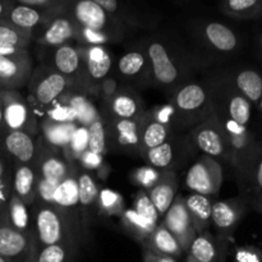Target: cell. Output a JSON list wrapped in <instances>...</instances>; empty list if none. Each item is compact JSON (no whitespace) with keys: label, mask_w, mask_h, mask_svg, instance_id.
I'll return each mask as SVG.
<instances>
[{"label":"cell","mask_w":262,"mask_h":262,"mask_svg":"<svg viewBox=\"0 0 262 262\" xmlns=\"http://www.w3.org/2000/svg\"><path fill=\"white\" fill-rule=\"evenodd\" d=\"M31 220L36 250L54 245L76 247L81 232L54 205L43 204L36 200L31 206Z\"/></svg>","instance_id":"1"},{"label":"cell","mask_w":262,"mask_h":262,"mask_svg":"<svg viewBox=\"0 0 262 262\" xmlns=\"http://www.w3.org/2000/svg\"><path fill=\"white\" fill-rule=\"evenodd\" d=\"M30 105L37 115L45 114L46 110L64 94L68 92L71 81L64 76L59 74L53 68L42 66L33 71L30 82Z\"/></svg>","instance_id":"2"},{"label":"cell","mask_w":262,"mask_h":262,"mask_svg":"<svg viewBox=\"0 0 262 262\" xmlns=\"http://www.w3.org/2000/svg\"><path fill=\"white\" fill-rule=\"evenodd\" d=\"M0 107L8 130H22L31 136L40 130L37 115L27 99L17 90H0Z\"/></svg>","instance_id":"3"},{"label":"cell","mask_w":262,"mask_h":262,"mask_svg":"<svg viewBox=\"0 0 262 262\" xmlns=\"http://www.w3.org/2000/svg\"><path fill=\"white\" fill-rule=\"evenodd\" d=\"M223 184L222 165L215 159L204 155L188 169L186 186L192 193L211 197L217 194Z\"/></svg>","instance_id":"4"},{"label":"cell","mask_w":262,"mask_h":262,"mask_svg":"<svg viewBox=\"0 0 262 262\" xmlns=\"http://www.w3.org/2000/svg\"><path fill=\"white\" fill-rule=\"evenodd\" d=\"M0 257L7 262H35L33 235L13 229L8 222H0Z\"/></svg>","instance_id":"5"},{"label":"cell","mask_w":262,"mask_h":262,"mask_svg":"<svg viewBox=\"0 0 262 262\" xmlns=\"http://www.w3.org/2000/svg\"><path fill=\"white\" fill-rule=\"evenodd\" d=\"M74 163L67 159L63 150L48 145L45 141L40 140V152L36 163L37 177L51 183L60 184L71 174Z\"/></svg>","instance_id":"6"},{"label":"cell","mask_w":262,"mask_h":262,"mask_svg":"<svg viewBox=\"0 0 262 262\" xmlns=\"http://www.w3.org/2000/svg\"><path fill=\"white\" fill-rule=\"evenodd\" d=\"M0 148L14 164H23L35 168L40 152V141L22 130H5L0 138Z\"/></svg>","instance_id":"7"},{"label":"cell","mask_w":262,"mask_h":262,"mask_svg":"<svg viewBox=\"0 0 262 262\" xmlns=\"http://www.w3.org/2000/svg\"><path fill=\"white\" fill-rule=\"evenodd\" d=\"M161 224L178 241L183 252L187 253L192 241L197 235V230L184 204V197L177 194L174 202L164 215Z\"/></svg>","instance_id":"8"},{"label":"cell","mask_w":262,"mask_h":262,"mask_svg":"<svg viewBox=\"0 0 262 262\" xmlns=\"http://www.w3.org/2000/svg\"><path fill=\"white\" fill-rule=\"evenodd\" d=\"M193 142L206 156L212 159H230L227 138L223 132L219 118L215 114H212L209 119L205 120L194 129Z\"/></svg>","instance_id":"9"},{"label":"cell","mask_w":262,"mask_h":262,"mask_svg":"<svg viewBox=\"0 0 262 262\" xmlns=\"http://www.w3.org/2000/svg\"><path fill=\"white\" fill-rule=\"evenodd\" d=\"M33 73L28 50L0 58V81L4 90H17L30 82Z\"/></svg>","instance_id":"10"},{"label":"cell","mask_w":262,"mask_h":262,"mask_svg":"<svg viewBox=\"0 0 262 262\" xmlns=\"http://www.w3.org/2000/svg\"><path fill=\"white\" fill-rule=\"evenodd\" d=\"M82 58L81 77L87 86L102 83L110 72L113 59L104 46H82L79 48Z\"/></svg>","instance_id":"11"},{"label":"cell","mask_w":262,"mask_h":262,"mask_svg":"<svg viewBox=\"0 0 262 262\" xmlns=\"http://www.w3.org/2000/svg\"><path fill=\"white\" fill-rule=\"evenodd\" d=\"M53 205L60 210L72 224L81 232L82 220L76 214L81 215L79 210V191L78 181H77V166L73 165L71 174L61 182L54 193Z\"/></svg>","instance_id":"12"},{"label":"cell","mask_w":262,"mask_h":262,"mask_svg":"<svg viewBox=\"0 0 262 262\" xmlns=\"http://www.w3.org/2000/svg\"><path fill=\"white\" fill-rule=\"evenodd\" d=\"M107 141L113 147L124 152H141L140 127L138 120L115 119L105 122Z\"/></svg>","instance_id":"13"},{"label":"cell","mask_w":262,"mask_h":262,"mask_svg":"<svg viewBox=\"0 0 262 262\" xmlns=\"http://www.w3.org/2000/svg\"><path fill=\"white\" fill-rule=\"evenodd\" d=\"M148 64L152 69L154 78L161 86H173L179 78V69L164 43L154 41L146 49Z\"/></svg>","instance_id":"14"},{"label":"cell","mask_w":262,"mask_h":262,"mask_svg":"<svg viewBox=\"0 0 262 262\" xmlns=\"http://www.w3.org/2000/svg\"><path fill=\"white\" fill-rule=\"evenodd\" d=\"M220 122V120H219ZM227 138L228 147L230 151V159L234 161L237 165H243L252 156L253 151V140L252 136L247 130V128L238 125L229 118L224 120V123L220 122Z\"/></svg>","instance_id":"15"},{"label":"cell","mask_w":262,"mask_h":262,"mask_svg":"<svg viewBox=\"0 0 262 262\" xmlns=\"http://www.w3.org/2000/svg\"><path fill=\"white\" fill-rule=\"evenodd\" d=\"M77 26L74 20L66 13H60L51 17L43 25L42 32L36 37V42L40 45L58 46L67 45L69 40H76Z\"/></svg>","instance_id":"16"},{"label":"cell","mask_w":262,"mask_h":262,"mask_svg":"<svg viewBox=\"0 0 262 262\" xmlns=\"http://www.w3.org/2000/svg\"><path fill=\"white\" fill-rule=\"evenodd\" d=\"M77 26L97 32H107L112 18L95 0H81L73 4L71 14H68Z\"/></svg>","instance_id":"17"},{"label":"cell","mask_w":262,"mask_h":262,"mask_svg":"<svg viewBox=\"0 0 262 262\" xmlns=\"http://www.w3.org/2000/svg\"><path fill=\"white\" fill-rule=\"evenodd\" d=\"M243 214V205L238 200L217 201L212 204L211 224L219 232V238L224 241L232 233Z\"/></svg>","instance_id":"18"},{"label":"cell","mask_w":262,"mask_h":262,"mask_svg":"<svg viewBox=\"0 0 262 262\" xmlns=\"http://www.w3.org/2000/svg\"><path fill=\"white\" fill-rule=\"evenodd\" d=\"M187 253L197 262H224L225 241L214 238L207 232L197 233Z\"/></svg>","instance_id":"19"},{"label":"cell","mask_w":262,"mask_h":262,"mask_svg":"<svg viewBox=\"0 0 262 262\" xmlns=\"http://www.w3.org/2000/svg\"><path fill=\"white\" fill-rule=\"evenodd\" d=\"M77 181H78L79 191V210H81V215H83L82 216V228H87L91 223L92 216L97 211L100 191L97 188L96 182L89 171H79L77 169Z\"/></svg>","instance_id":"20"},{"label":"cell","mask_w":262,"mask_h":262,"mask_svg":"<svg viewBox=\"0 0 262 262\" xmlns=\"http://www.w3.org/2000/svg\"><path fill=\"white\" fill-rule=\"evenodd\" d=\"M177 188H178V181L176 173L171 170L161 171L159 181L147 191L148 197L159 215L164 216L171 206L177 197Z\"/></svg>","instance_id":"21"},{"label":"cell","mask_w":262,"mask_h":262,"mask_svg":"<svg viewBox=\"0 0 262 262\" xmlns=\"http://www.w3.org/2000/svg\"><path fill=\"white\" fill-rule=\"evenodd\" d=\"M53 69L59 74L68 78L69 81L79 78L82 71V58L79 49L69 45H61L54 48L51 55Z\"/></svg>","instance_id":"22"},{"label":"cell","mask_w":262,"mask_h":262,"mask_svg":"<svg viewBox=\"0 0 262 262\" xmlns=\"http://www.w3.org/2000/svg\"><path fill=\"white\" fill-rule=\"evenodd\" d=\"M38 177L36 169L30 165L14 164L13 169V194L28 207L36 201V188H37Z\"/></svg>","instance_id":"23"},{"label":"cell","mask_w":262,"mask_h":262,"mask_svg":"<svg viewBox=\"0 0 262 262\" xmlns=\"http://www.w3.org/2000/svg\"><path fill=\"white\" fill-rule=\"evenodd\" d=\"M207 104V92L201 84L188 83L174 95L173 107L177 114H194L204 110Z\"/></svg>","instance_id":"24"},{"label":"cell","mask_w":262,"mask_h":262,"mask_svg":"<svg viewBox=\"0 0 262 262\" xmlns=\"http://www.w3.org/2000/svg\"><path fill=\"white\" fill-rule=\"evenodd\" d=\"M50 18V15L41 12V10L19 4V3H14L12 9L8 13L7 18L4 19V22L9 23L10 26L20 31L33 33L36 27L41 25L43 26Z\"/></svg>","instance_id":"25"},{"label":"cell","mask_w":262,"mask_h":262,"mask_svg":"<svg viewBox=\"0 0 262 262\" xmlns=\"http://www.w3.org/2000/svg\"><path fill=\"white\" fill-rule=\"evenodd\" d=\"M138 127H140L141 154L150 148L158 147L168 141L170 128L156 120L151 113L142 114V117L138 119Z\"/></svg>","instance_id":"26"},{"label":"cell","mask_w":262,"mask_h":262,"mask_svg":"<svg viewBox=\"0 0 262 262\" xmlns=\"http://www.w3.org/2000/svg\"><path fill=\"white\" fill-rule=\"evenodd\" d=\"M106 101L107 105H109L112 118L138 120L142 117L140 100L130 91L118 89L117 92L110 99H107Z\"/></svg>","instance_id":"27"},{"label":"cell","mask_w":262,"mask_h":262,"mask_svg":"<svg viewBox=\"0 0 262 262\" xmlns=\"http://www.w3.org/2000/svg\"><path fill=\"white\" fill-rule=\"evenodd\" d=\"M145 250L161 256L174 257L177 260L184 253L179 246L178 241L171 235V233L163 224H159L152 232V234L146 241Z\"/></svg>","instance_id":"28"},{"label":"cell","mask_w":262,"mask_h":262,"mask_svg":"<svg viewBox=\"0 0 262 262\" xmlns=\"http://www.w3.org/2000/svg\"><path fill=\"white\" fill-rule=\"evenodd\" d=\"M77 127L78 125L74 124V123H58L45 118L40 124V132L42 135L41 138L48 145L64 151L68 147L72 136H73Z\"/></svg>","instance_id":"29"},{"label":"cell","mask_w":262,"mask_h":262,"mask_svg":"<svg viewBox=\"0 0 262 262\" xmlns=\"http://www.w3.org/2000/svg\"><path fill=\"white\" fill-rule=\"evenodd\" d=\"M184 204L191 215L197 233L207 232V228L211 224L212 202L210 197L199 193H191L188 197H184Z\"/></svg>","instance_id":"30"},{"label":"cell","mask_w":262,"mask_h":262,"mask_svg":"<svg viewBox=\"0 0 262 262\" xmlns=\"http://www.w3.org/2000/svg\"><path fill=\"white\" fill-rule=\"evenodd\" d=\"M12 159L0 148V222H8V205L13 196Z\"/></svg>","instance_id":"31"},{"label":"cell","mask_w":262,"mask_h":262,"mask_svg":"<svg viewBox=\"0 0 262 262\" xmlns=\"http://www.w3.org/2000/svg\"><path fill=\"white\" fill-rule=\"evenodd\" d=\"M204 33L206 40L210 42V45L214 46L216 50L229 53V51H233L237 48V36L229 27H227L223 23H209L205 27Z\"/></svg>","instance_id":"32"},{"label":"cell","mask_w":262,"mask_h":262,"mask_svg":"<svg viewBox=\"0 0 262 262\" xmlns=\"http://www.w3.org/2000/svg\"><path fill=\"white\" fill-rule=\"evenodd\" d=\"M8 224L25 234H32V220L30 207L13 194L8 205Z\"/></svg>","instance_id":"33"},{"label":"cell","mask_w":262,"mask_h":262,"mask_svg":"<svg viewBox=\"0 0 262 262\" xmlns=\"http://www.w3.org/2000/svg\"><path fill=\"white\" fill-rule=\"evenodd\" d=\"M146 163L154 169H160V170H168L173 165L177 156V146L173 141H166L163 145L158 147L150 148L142 152Z\"/></svg>","instance_id":"34"},{"label":"cell","mask_w":262,"mask_h":262,"mask_svg":"<svg viewBox=\"0 0 262 262\" xmlns=\"http://www.w3.org/2000/svg\"><path fill=\"white\" fill-rule=\"evenodd\" d=\"M67 96H68L69 105H71L72 109L76 113L77 125L89 128L95 120H97L101 117L96 107H95V105L83 95L67 92Z\"/></svg>","instance_id":"35"},{"label":"cell","mask_w":262,"mask_h":262,"mask_svg":"<svg viewBox=\"0 0 262 262\" xmlns=\"http://www.w3.org/2000/svg\"><path fill=\"white\" fill-rule=\"evenodd\" d=\"M235 86L248 101L257 102L262 97V77L252 69H245L235 77Z\"/></svg>","instance_id":"36"},{"label":"cell","mask_w":262,"mask_h":262,"mask_svg":"<svg viewBox=\"0 0 262 262\" xmlns=\"http://www.w3.org/2000/svg\"><path fill=\"white\" fill-rule=\"evenodd\" d=\"M223 12L230 17L248 19L262 14V2L260 0H229L222 4Z\"/></svg>","instance_id":"37"},{"label":"cell","mask_w":262,"mask_h":262,"mask_svg":"<svg viewBox=\"0 0 262 262\" xmlns=\"http://www.w3.org/2000/svg\"><path fill=\"white\" fill-rule=\"evenodd\" d=\"M32 33L13 27L9 23L0 20V48H14L27 50Z\"/></svg>","instance_id":"38"},{"label":"cell","mask_w":262,"mask_h":262,"mask_svg":"<svg viewBox=\"0 0 262 262\" xmlns=\"http://www.w3.org/2000/svg\"><path fill=\"white\" fill-rule=\"evenodd\" d=\"M148 63V59L146 53L142 51L133 50L124 54L122 58L118 60V71L122 76L125 77H136L143 73Z\"/></svg>","instance_id":"39"},{"label":"cell","mask_w":262,"mask_h":262,"mask_svg":"<svg viewBox=\"0 0 262 262\" xmlns=\"http://www.w3.org/2000/svg\"><path fill=\"white\" fill-rule=\"evenodd\" d=\"M74 246L54 245L36 250L35 262H76Z\"/></svg>","instance_id":"40"},{"label":"cell","mask_w":262,"mask_h":262,"mask_svg":"<svg viewBox=\"0 0 262 262\" xmlns=\"http://www.w3.org/2000/svg\"><path fill=\"white\" fill-rule=\"evenodd\" d=\"M228 118L238 125L247 127L251 119V102L242 95H233L228 102Z\"/></svg>","instance_id":"41"},{"label":"cell","mask_w":262,"mask_h":262,"mask_svg":"<svg viewBox=\"0 0 262 262\" xmlns=\"http://www.w3.org/2000/svg\"><path fill=\"white\" fill-rule=\"evenodd\" d=\"M45 118L49 120L58 123H74L77 124L76 113L72 109L68 102V96L64 94L63 96L59 97L48 110H46Z\"/></svg>","instance_id":"42"},{"label":"cell","mask_w":262,"mask_h":262,"mask_svg":"<svg viewBox=\"0 0 262 262\" xmlns=\"http://www.w3.org/2000/svg\"><path fill=\"white\" fill-rule=\"evenodd\" d=\"M87 129H89V150L96 155L102 156L106 152L107 146L105 120L100 117Z\"/></svg>","instance_id":"43"},{"label":"cell","mask_w":262,"mask_h":262,"mask_svg":"<svg viewBox=\"0 0 262 262\" xmlns=\"http://www.w3.org/2000/svg\"><path fill=\"white\" fill-rule=\"evenodd\" d=\"M123 220H124L125 225L129 228L130 232H132L136 237L142 239L143 243L148 239V237L152 234V232L156 228V225H152L151 223H148L147 220L141 217L133 209L127 210V211L123 212Z\"/></svg>","instance_id":"44"},{"label":"cell","mask_w":262,"mask_h":262,"mask_svg":"<svg viewBox=\"0 0 262 262\" xmlns=\"http://www.w3.org/2000/svg\"><path fill=\"white\" fill-rule=\"evenodd\" d=\"M87 150H89V129L87 127L78 125L72 136L68 147L63 152L71 163H76L82 154L86 152Z\"/></svg>","instance_id":"45"},{"label":"cell","mask_w":262,"mask_h":262,"mask_svg":"<svg viewBox=\"0 0 262 262\" xmlns=\"http://www.w3.org/2000/svg\"><path fill=\"white\" fill-rule=\"evenodd\" d=\"M97 211L104 215H118L123 211V200L119 193L110 189H101L99 192Z\"/></svg>","instance_id":"46"},{"label":"cell","mask_w":262,"mask_h":262,"mask_svg":"<svg viewBox=\"0 0 262 262\" xmlns=\"http://www.w3.org/2000/svg\"><path fill=\"white\" fill-rule=\"evenodd\" d=\"M133 210L140 215L141 217H143L145 220H147L148 223H151L152 225H159V216L160 215L156 211L155 206L151 202L150 197H148L147 192L141 191L140 193H137L135 199V206Z\"/></svg>","instance_id":"47"},{"label":"cell","mask_w":262,"mask_h":262,"mask_svg":"<svg viewBox=\"0 0 262 262\" xmlns=\"http://www.w3.org/2000/svg\"><path fill=\"white\" fill-rule=\"evenodd\" d=\"M77 26V25H76ZM110 33L106 32H97V31L89 30L77 26V35L76 40L81 43H84V46H102L104 43L110 41Z\"/></svg>","instance_id":"48"},{"label":"cell","mask_w":262,"mask_h":262,"mask_svg":"<svg viewBox=\"0 0 262 262\" xmlns=\"http://www.w3.org/2000/svg\"><path fill=\"white\" fill-rule=\"evenodd\" d=\"M58 186L59 184L51 183V182L45 181V179L38 178L37 188H36V200L43 202V204L53 205L54 193H55Z\"/></svg>","instance_id":"49"},{"label":"cell","mask_w":262,"mask_h":262,"mask_svg":"<svg viewBox=\"0 0 262 262\" xmlns=\"http://www.w3.org/2000/svg\"><path fill=\"white\" fill-rule=\"evenodd\" d=\"M161 173H159L156 169L154 168H142L138 169L135 174H133V178H135L136 183H138L140 186H143L148 189L159 181Z\"/></svg>","instance_id":"50"},{"label":"cell","mask_w":262,"mask_h":262,"mask_svg":"<svg viewBox=\"0 0 262 262\" xmlns=\"http://www.w3.org/2000/svg\"><path fill=\"white\" fill-rule=\"evenodd\" d=\"M78 163L81 164L82 168L87 169V170H90V169H97L101 166L102 156L96 155V154H94V152H91L90 150H87L86 152L82 154L81 158L78 159Z\"/></svg>","instance_id":"51"},{"label":"cell","mask_w":262,"mask_h":262,"mask_svg":"<svg viewBox=\"0 0 262 262\" xmlns=\"http://www.w3.org/2000/svg\"><path fill=\"white\" fill-rule=\"evenodd\" d=\"M143 261L145 262H178V260L169 256H161L158 253H154L151 251L145 250L143 252Z\"/></svg>","instance_id":"52"},{"label":"cell","mask_w":262,"mask_h":262,"mask_svg":"<svg viewBox=\"0 0 262 262\" xmlns=\"http://www.w3.org/2000/svg\"><path fill=\"white\" fill-rule=\"evenodd\" d=\"M13 2H7V0H0V20H4L7 18L8 13L12 9Z\"/></svg>","instance_id":"53"},{"label":"cell","mask_w":262,"mask_h":262,"mask_svg":"<svg viewBox=\"0 0 262 262\" xmlns=\"http://www.w3.org/2000/svg\"><path fill=\"white\" fill-rule=\"evenodd\" d=\"M255 179H256V183H257V186L262 189V160L258 163L257 169H256Z\"/></svg>","instance_id":"54"},{"label":"cell","mask_w":262,"mask_h":262,"mask_svg":"<svg viewBox=\"0 0 262 262\" xmlns=\"http://www.w3.org/2000/svg\"><path fill=\"white\" fill-rule=\"evenodd\" d=\"M5 130H7V128H5L4 118H3V112H2V107H0V138H2V136L4 135Z\"/></svg>","instance_id":"55"},{"label":"cell","mask_w":262,"mask_h":262,"mask_svg":"<svg viewBox=\"0 0 262 262\" xmlns=\"http://www.w3.org/2000/svg\"><path fill=\"white\" fill-rule=\"evenodd\" d=\"M186 262H197V261L192 260V258H191V257H188V256H187V260H186Z\"/></svg>","instance_id":"56"},{"label":"cell","mask_w":262,"mask_h":262,"mask_svg":"<svg viewBox=\"0 0 262 262\" xmlns=\"http://www.w3.org/2000/svg\"><path fill=\"white\" fill-rule=\"evenodd\" d=\"M0 262H7V261H5L3 257H0Z\"/></svg>","instance_id":"57"},{"label":"cell","mask_w":262,"mask_h":262,"mask_svg":"<svg viewBox=\"0 0 262 262\" xmlns=\"http://www.w3.org/2000/svg\"><path fill=\"white\" fill-rule=\"evenodd\" d=\"M258 102H260V106H261V109H262V97H261V100Z\"/></svg>","instance_id":"58"},{"label":"cell","mask_w":262,"mask_h":262,"mask_svg":"<svg viewBox=\"0 0 262 262\" xmlns=\"http://www.w3.org/2000/svg\"><path fill=\"white\" fill-rule=\"evenodd\" d=\"M3 89V87H2V81H0V90H2Z\"/></svg>","instance_id":"59"}]
</instances>
